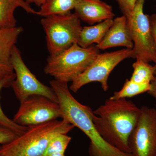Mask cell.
I'll list each match as a JSON object with an SVG mask.
<instances>
[{"instance_id":"19","label":"cell","mask_w":156,"mask_h":156,"mask_svg":"<svg viewBox=\"0 0 156 156\" xmlns=\"http://www.w3.org/2000/svg\"><path fill=\"white\" fill-rule=\"evenodd\" d=\"M151 89L150 84L141 85L127 79L121 90L115 92L110 98L112 99H119L134 97L135 95L148 92Z\"/></svg>"},{"instance_id":"24","label":"cell","mask_w":156,"mask_h":156,"mask_svg":"<svg viewBox=\"0 0 156 156\" xmlns=\"http://www.w3.org/2000/svg\"><path fill=\"white\" fill-rule=\"evenodd\" d=\"M148 93L156 99V76L151 83V89Z\"/></svg>"},{"instance_id":"1","label":"cell","mask_w":156,"mask_h":156,"mask_svg":"<svg viewBox=\"0 0 156 156\" xmlns=\"http://www.w3.org/2000/svg\"><path fill=\"white\" fill-rule=\"evenodd\" d=\"M140 112V108L131 100L109 98L93 111L92 121L104 140L121 151L131 154L128 139Z\"/></svg>"},{"instance_id":"2","label":"cell","mask_w":156,"mask_h":156,"mask_svg":"<svg viewBox=\"0 0 156 156\" xmlns=\"http://www.w3.org/2000/svg\"><path fill=\"white\" fill-rule=\"evenodd\" d=\"M50 83L57 95L61 118L80 129L90 140L89 156H133L132 154L121 151L104 140L93 124V111L73 96L68 83L54 80L50 81Z\"/></svg>"},{"instance_id":"13","label":"cell","mask_w":156,"mask_h":156,"mask_svg":"<svg viewBox=\"0 0 156 156\" xmlns=\"http://www.w3.org/2000/svg\"><path fill=\"white\" fill-rule=\"evenodd\" d=\"M74 10L79 19L89 24L112 19L115 16L112 6L101 0H83Z\"/></svg>"},{"instance_id":"3","label":"cell","mask_w":156,"mask_h":156,"mask_svg":"<svg viewBox=\"0 0 156 156\" xmlns=\"http://www.w3.org/2000/svg\"><path fill=\"white\" fill-rule=\"evenodd\" d=\"M75 127L62 119L28 127L22 135L0 146V156H43L53 138L67 134Z\"/></svg>"},{"instance_id":"14","label":"cell","mask_w":156,"mask_h":156,"mask_svg":"<svg viewBox=\"0 0 156 156\" xmlns=\"http://www.w3.org/2000/svg\"><path fill=\"white\" fill-rule=\"evenodd\" d=\"M18 8H22L29 14L37 15V12L25 0H0V30L17 27L14 12Z\"/></svg>"},{"instance_id":"18","label":"cell","mask_w":156,"mask_h":156,"mask_svg":"<svg viewBox=\"0 0 156 156\" xmlns=\"http://www.w3.org/2000/svg\"><path fill=\"white\" fill-rule=\"evenodd\" d=\"M16 76L9 77L0 81V93L2 89L4 88L11 87L12 82L14 80ZM0 126L11 130L18 136H20L24 134L28 127L20 126L7 117L4 112L0 104Z\"/></svg>"},{"instance_id":"9","label":"cell","mask_w":156,"mask_h":156,"mask_svg":"<svg viewBox=\"0 0 156 156\" xmlns=\"http://www.w3.org/2000/svg\"><path fill=\"white\" fill-rule=\"evenodd\" d=\"M61 116L58 103L44 96L35 95L20 102L13 120L20 126L29 127L57 120Z\"/></svg>"},{"instance_id":"11","label":"cell","mask_w":156,"mask_h":156,"mask_svg":"<svg viewBox=\"0 0 156 156\" xmlns=\"http://www.w3.org/2000/svg\"><path fill=\"white\" fill-rule=\"evenodd\" d=\"M23 30L21 27L0 30V81L15 76L11 63V54Z\"/></svg>"},{"instance_id":"12","label":"cell","mask_w":156,"mask_h":156,"mask_svg":"<svg viewBox=\"0 0 156 156\" xmlns=\"http://www.w3.org/2000/svg\"><path fill=\"white\" fill-rule=\"evenodd\" d=\"M96 45L99 50H106L117 47H124L132 50L134 43L130 33L127 17L123 15L114 19L112 24L103 40Z\"/></svg>"},{"instance_id":"16","label":"cell","mask_w":156,"mask_h":156,"mask_svg":"<svg viewBox=\"0 0 156 156\" xmlns=\"http://www.w3.org/2000/svg\"><path fill=\"white\" fill-rule=\"evenodd\" d=\"M83 0H49L41 7L37 15L46 17L70 13Z\"/></svg>"},{"instance_id":"7","label":"cell","mask_w":156,"mask_h":156,"mask_svg":"<svg viewBox=\"0 0 156 156\" xmlns=\"http://www.w3.org/2000/svg\"><path fill=\"white\" fill-rule=\"evenodd\" d=\"M132 50H122L97 55L92 63L80 75L73 80L69 87L73 92H77L83 86L93 82H99L104 91L108 89V79L112 71L120 62L132 58Z\"/></svg>"},{"instance_id":"27","label":"cell","mask_w":156,"mask_h":156,"mask_svg":"<svg viewBox=\"0 0 156 156\" xmlns=\"http://www.w3.org/2000/svg\"><path fill=\"white\" fill-rule=\"evenodd\" d=\"M155 66H156V65H155ZM155 76H156V71L155 72Z\"/></svg>"},{"instance_id":"23","label":"cell","mask_w":156,"mask_h":156,"mask_svg":"<svg viewBox=\"0 0 156 156\" xmlns=\"http://www.w3.org/2000/svg\"><path fill=\"white\" fill-rule=\"evenodd\" d=\"M151 30L153 38L154 44L156 50V14L149 16Z\"/></svg>"},{"instance_id":"6","label":"cell","mask_w":156,"mask_h":156,"mask_svg":"<svg viewBox=\"0 0 156 156\" xmlns=\"http://www.w3.org/2000/svg\"><path fill=\"white\" fill-rule=\"evenodd\" d=\"M145 0H137L132 15L128 17V24L134 43L132 58L156 65V50L149 16L144 12Z\"/></svg>"},{"instance_id":"22","label":"cell","mask_w":156,"mask_h":156,"mask_svg":"<svg viewBox=\"0 0 156 156\" xmlns=\"http://www.w3.org/2000/svg\"><path fill=\"white\" fill-rule=\"evenodd\" d=\"M19 136L8 128L0 126V144H7L14 140Z\"/></svg>"},{"instance_id":"26","label":"cell","mask_w":156,"mask_h":156,"mask_svg":"<svg viewBox=\"0 0 156 156\" xmlns=\"http://www.w3.org/2000/svg\"><path fill=\"white\" fill-rule=\"evenodd\" d=\"M48 156H65V155L64 153L58 152L51 154Z\"/></svg>"},{"instance_id":"20","label":"cell","mask_w":156,"mask_h":156,"mask_svg":"<svg viewBox=\"0 0 156 156\" xmlns=\"http://www.w3.org/2000/svg\"><path fill=\"white\" fill-rule=\"evenodd\" d=\"M71 140L67 134H58L50 141L43 156H48L55 153H65Z\"/></svg>"},{"instance_id":"25","label":"cell","mask_w":156,"mask_h":156,"mask_svg":"<svg viewBox=\"0 0 156 156\" xmlns=\"http://www.w3.org/2000/svg\"><path fill=\"white\" fill-rule=\"evenodd\" d=\"M25 1L28 4H30L33 3L38 7H41L45 3L47 2L49 0H25Z\"/></svg>"},{"instance_id":"17","label":"cell","mask_w":156,"mask_h":156,"mask_svg":"<svg viewBox=\"0 0 156 156\" xmlns=\"http://www.w3.org/2000/svg\"><path fill=\"white\" fill-rule=\"evenodd\" d=\"M132 66L134 71L130 79L131 81L141 85L151 84L155 76V65L153 66L148 62L136 60Z\"/></svg>"},{"instance_id":"10","label":"cell","mask_w":156,"mask_h":156,"mask_svg":"<svg viewBox=\"0 0 156 156\" xmlns=\"http://www.w3.org/2000/svg\"><path fill=\"white\" fill-rule=\"evenodd\" d=\"M128 146L133 156H156V110L143 106Z\"/></svg>"},{"instance_id":"8","label":"cell","mask_w":156,"mask_h":156,"mask_svg":"<svg viewBox=\"0 0 156 156\" xmlns=\"http://www.w3.org/2000/svg\"><path fill=\"white\" fill-rule=\"evenodd\" d=\"M11 63L15 74L12 87L20 102L30 96L42 95L58 103V98L52 87L41 83L24 63L21 52L15 45L11 54Z\"/></svg>"},{"instance_id":"21","label":"cell","mask_w":156,"mask_h":156,"mask_svg":"<svg viewBox=\"0 0 156 156\" xmlns=\"http://www.w3.org/2000/svg\"><path fill=\"white\" fill-rule=\"evenodd\" d=\"M123 15L128 17L133 13L137 0H115Z\"/></svg>"},{"instance_id":"4","label":"cell","mask_w":156,"mask_h":156,"mask_svg":"<svg viewBox=\"0 0 156 156\" xmlns=\"http://www.w3.org/2000/svg\"><path fill=\"white\" fill-rule=\"evenodd\" d=\"M99 53L97 45L83 48L74 44L56 55L50 56L44 70L54 80L68 83L85 71Z\"/></svg>"},{"instance_id":"5","label":"cell","mask_w":156,"mask_h":156,"mask_svg":"<svg viewBox=\"0 0 156 156\" xmlns=\"http://www.w3.org/2000/svg\"><path fill=\"white\" fill-rule=\"evenodd\" d=\"M41 22L46 34L50 56L56 55L77 44L83 27L75 13L44 17Z\"/></svg>"},{"instance_id":"15","label":"cell","mask_w":156,"mask_h":156,"mask_svg":"<svg viewBox=\"0 0 156 156\" xmlns=\"http://www.w3.org/2000/svg\"><path fill=\"white\" fill-rule=\"evenodd\" d=\"M113 20L108 19L98 24L83 27L80 34L77 44L83 48H88L93 44H98L103 40Z\"/></svg>"}]
</instances>
